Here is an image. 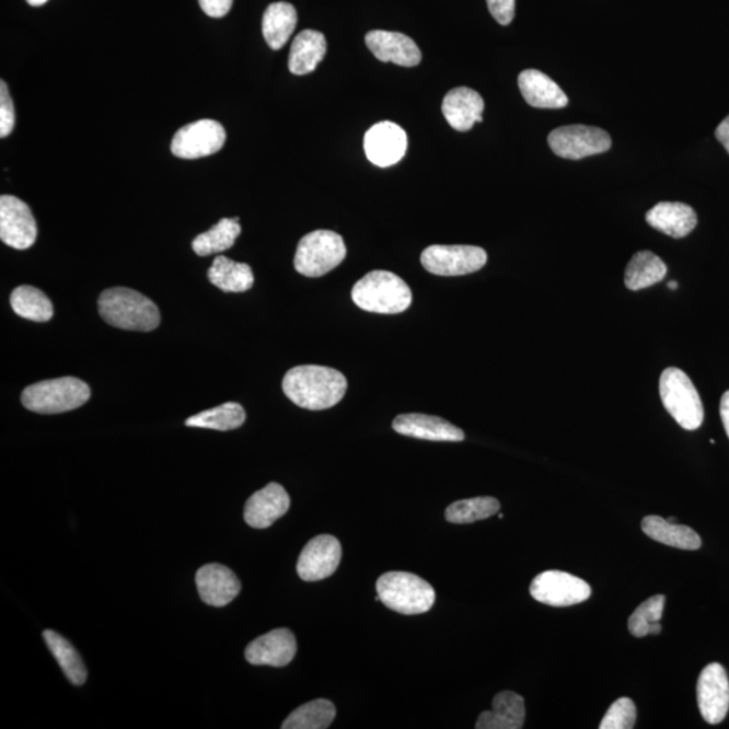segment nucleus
<instances>
[{
  "instance_id": "f257e3e1",
  "label": "nucleus",
  "mask_w": 729,
  "mask_h": 729,
  "mask_svg": "<svg viewBox=\"0 0 729 729\" xmlns=\"http://www.w3.org/2000/svg\"><path fill=\"white\" fill-rule=\"evenodd\" d=\"M282 391L300 408L322 410L343 401L347 380L337 369L302 364L284 375Z\"/></svg>"
},
{
  "instance_id": "f03ea898",
  "label": "nucleus",
  "mask_w": 729,
  "mask_h": 729,
  "mask_svg": "<svg viewBox=\"0 0 729 729\" xmlns=\"http://www.w3.org/2000/svg\"><path fill=\"white\" fill-rule=\"evenodd\" d=\"M100 314L109 326L129 332H152L160 326L158 305L135 289L117 287L101 294Z\"/></svg>"
},
{
  "instance_id": "7ed1b4c3",
  "label": "nucleus",
  "mask_w": 729,
  "mask_h": 729,
  "mask_svg": "<svg viewBox=\"0 0 729 729\" xmlns=\"http://www.w3.org/2000/svg\"><path fill=\"white\" fill-rule=\"evenodd\" d=\"M351 299L363 311L395 315L409 309L413 292L407 282L392 271L373 270L356 282Z\"/></svg>"
},
{
  "instance_id": "20e7f679",
  "label": "nucleus",
  "mask_w": 729,
  "mask_h": 729,
  "mask_svg": "<svg viewBox=\"0 0 729 729\" xmlns=\"http://www.w3.org/2000/svg\"><path fill=\"white\" fill-rule=\"evenodd\" d=\"M381 603L402 615H421L436 603V590L413 572L390 571L375 583Z\"/></svg>"
},
{
  "instance_id": "39448f33",
  "label": "nucleus",
  "mask_w": 729,
  "mask_h": 729,
  "mask_svg": "<svg viewBox=\"0 0 729 729\" xmlns=\"http://www.w3.org/2000/svg\"><path fill=\"white\" fill-rule=\"evenodd\" d=\"M90 386L77 378L40 381L22 392L23 407L33 413L54 415L80 408L90 401Z\"/></svg>"
},
{
  "instance_id": "423d86ee",
  "label": "nucleus",
  "mask_w": 729,
  "mask_h": 729,
  "mask_svg": "<svg viewBox=\"0 0 729 729\" xmlns=\"http://www.w3.org/2000/svg\"><path fill=\"white\" fill-rule=\"evenodd\" d=\"M659 393L663 407L684 430L694 431L702 427L704 407L696 386L684 370L668 368L659 380Z\"/></svg>"
},
{
  "instance_id": "0eeeda50",
  "label": "nucleus",
  "mask_w": 729,
  "mask_h": 729,
  "mask_svg": "<svg viewBox=\"0 0 729 729\" xmlns=\"http://www.w3.org/2000/svg\"><path fill=\"white\" fill-rule=\"evenodd\" d=\"M346 253L339 234L329 230L312 231L299 242L294 269L305 277H322L343 264Z\"/></svg>"
},
{
  "instance_id": "6e6552de",
  "label": "nucleus",
  "mask_w": 729,
  "mask_h": 729,
  "mask_svg": "<svg viewBox=\"0 0 729 729\" xmlns=\"http://www.w3.org/2000/svg\"><path fill=\"white\" fill-rule=\"evenodd\" d=\"M488 262L484 248L471 245H432L421 253L420 263L432 275L454 277L474 274Z\"/></svg>"
},
{
  "instance_id": "1a4fd4ad",
  "label": "nucleus",
  "mask_w": 729,
  "mask_h": 729,
  "mask_svg": "<svg viewBox=\"0 0 729 729\" xmlns=\"http://www.w3.org/2000/svg\"><path fill=\"white\" fill-rule=\"evenodd\" d=\"M548 144L560 159L581 160L608 152L611 136L600 127L569 125L558 127L548 135Z\"/></svg>"
},
{
  "instance_id": "9d476101",
  "label": "nucleus",
  "mask_w": 729,
  "mask_h": 729,
  "mask_svg": "<svg viewBox=\"0 0 729 729\" xmlns=\"http://www.w3.org/2000/svg\"><path fill=\"white\" fill-rule=\"evenodd\" d=\"M532 598L549 606H570L583 603L592 594V588L570 572L547 570L531 582Z\"/></svg>"
},
{
  "instance_id": "9b49d317",
  "label": "nucleus",
  "mask_w": 729,
  "mask_h": 729,
  "mask_svg": "<svg viewBox=\"0 0 729 729\" xmlns=\"http://www.w3.org/2000/svg\"><path fill=\"white\" fill-rule=\"evenodd\" d=\"M225 142L224 127L217 120L200 119L185 125L173 137V155L184 160H196L216 154Z\"/></svg>"
},
{
  "instance_id": "f8f14e48",
  "label": "nucleus",
  "mask_w": 729,
  "mask_h": 729,
  "mask_svg": "<svg viewBox=\"0 0 729 729\" xmlns=\"http://www.w3.org/2000/svg\"><path fill=\"white\" fill-rule=\"evenodd\" d=\"M37 222L25 201L15 196L0 198V240L16 251H26L37 240Z\"/></svg>"
},
{
  "instance_id": "ddd939ff",
  "label": "nucleus",
  "mask_w": 729,
  "mask_h": 729,
  "mask_svg": "<svg viewBox=\"0 0 729 729\" xmlns=\"http://www.w3.org/2000/svg\"><path fill=\"white\" fill-rule=\"evenodd\" d=\"M699 711L708 725H720L729 710V680L720 663H710L697 682Z\"/></svg>"
},
{
  "instance_id": "4468645a",
  "label": "nucleus",
  "mask_w": 729,
  "mask_h": 729,
  "mask_svg": "<svg viewBox=\"0 0 729 729\" xmlns=\"http://www.w3.org/2000/svg\"><path fill=\"white\" fill-rule=\"evenodd\" d=\"M343 558V547L332 535L315 536L306 543L298 559V575L306 582L324 580L333 576Z\"/></svg>"
},
{
  "instance_id": "2eb2a0df",
  "label": "nucleus",
  "mask_w": 729,
  "mask_h": 729,
  "mask_svg": "<svg viewBox=\"0 0 729 729\" xmlns=\"http://www.w3.org/2000/svg\"><path fill=\"white\" fill-rule=\"evenodd\" d=\"M364 153L374 165L386 167L397 164L408 148L407 132L393 121H380L363 138Z\"/></svg>"
},
{
  "instance_id": "dca6fc26",
  "label": "nucleus",
  "mask_w": 729,
  "mask_h": 729,
  "mask_svg": "<svg viewBox=\"0 0 729 729\" xmlns=\"http://www.w3.org/2000/svg\"><path fill=\"white\" fill-rule=\"evenodd\" d=\"M297 638L287 628L270 630L246 647V661L256 667L284 668L297 656Z\"/></svg>"
},
{
  "instance_id": "f3484780",
  "label": "nucleus",
  "mask_w": 729,
  "mask_h": 729,
  "mask_svg": "<svg viewBox=\"0 0 729 729\" xmlns=\"http://www.w3.org/2000/svg\"><path fill=\"white\" fill-rule=\"evenodd\" d=\"M393 430L402 436L425 439L432 442H462L465 439L461 428L439 416L424 414H404L396 416Z\"/></svg>"
},
{
  "instance_id": "a211bd4d",
  "label": "nucleus",
  "mask_w": 729,
  "mask_h": 729,
  "mask_svg": "<svg viewBox=\"0 0 729 729\" xmlns=\"http://www.w3.org/2000/svg\"><path fill=\"white\" fill-rule=\"evenodd\" d=\"M291 499L280 484L270 483L246 501L245 522L253 529H268L288 512Z\"/></svg>"
},
{
  "instance_id": "6ab92c4d",
  "label": "nucleus",
  "mask_w": 729,
  "mask_h": 729,
  "mask_svg": "<svg viewBox=\"0 0 729 729\" xmlns=\"http://www.w3.org/2000/svg\"><path fill=\"white\" fill-rule=\"evenodd\" d=\"M196 587L207 605L225 606L241 592V582L233 571L223 565L210 564L196 572Z\"/></svg>"
},
{
  "instance_id": "aec40b11",
  "label": "nucleus",
  "mask_w": 729,
  "mask_h": 729,
  "mask_svg": "<svg viewBox=\"0 0 729 729\" xmlns=\"http://www.w3.org/2000/svg\"><path fill=\"white\" fill-rule=\"evenodd\" d=\"M364 43L375 59L393 62L401 67H416L421 61L418 45L413 38L397 32L373 31L367 34Z\"/></svg>"
},
{
  "instance_id": "412c9836",
  "label": "nucleus",
  "mask_w": 729,
  "mask_h": 729,
  "mask_svg": "<svg viewBox=\"0 0 729 729\" xmlns=\"http://www.w3.org/2000/svg\"><path fill=\"white\" fill-rule=\"evenodd\" d=\"M484 108L482 95L467 86L449 91L442 103L444 118L456 131L471 130L477 121H483Z\"/></svg>"
},
{
  "instance_id": "4be33fe9",
  "label": "nucleus",
  "mask_w": 729,
  "mask_h": 729,
  "mask_svg": "<svg viewBox=\"0 0 729 729\" xmlns=\"http://www.w3.org/2000/svg\"><path fill=\"white\" fill-rule=\"evenodd\" d=\"M651 228L673 239H684L697 225V213L691 206L680 201H661L646 213Z\"/></svg>"
},
{
  "instance_id": "5701e85b",
  "label": "nucleus",
  "mask_w": 729,
  "mask_h": 729,
  "mask_svg": "<svg viewBox=\"0 0 729 729\" xmlns=\"http://www.w3.org/2000/svg\"><path fill=\"white\" fill-rule=\"evenodd\" d=\"M518 81L520 92L532 107L564 108L569 103L560 86L537 69H525Z\"/></svg>"
},
{
  "instance_id": "b1692460",
  "label": "nucleus",
  "mask_w": 729,
  "mask_h": 729,
  "mask_svg": "<svg viewBox=\"0 0 729 729\" xmlns=\"http://www.w3.org/2000/svg\"><path fill=\"white\" fill-rule=\"evenodd\" d=\"M525 721L524 698L514 692H501L491 703V710L479 715L477 729H520Z\"/></svg>"
},
{
  "instance_id": "393cba45",
  "label": "nucleus",
  "mask_w": 729,
  "mask_h": 729,
  "mask_svg": "<svg viewBox=\"0 0 729 729\" xmlns=\"http://www.w3.org/2000/svg\"><path fill=\"white\" fill-rule=\"evenodd\" d=\"M327 51L326 37L321 32L303 31L293 39L288 67L293 74L314 72Z\"/></svg>"
},
{
  "instance_id": "a878e982",
  "label": "nucleus",
  "mask_w": 729,
  "mask_h": 729,
  "mask_svg": "<svg viewBox=\"0 0 729 729\" xmlns=\"http://www.w3.org/2000/svg\"><path fill=\"white\" fill-rule=\"evenodd\" d=\"M641 530L651 540L663 545L681 549H698L702 547V537L691 526L670 523L661 517H647L641 522Z\"/></svg>"
},
{
  "instance_id": "bb28decb",
  "label": "nucleus",
  "mask_w": 729,
  "mask_h": 729,
  "mask_svg": "<svg viewBox=\"0 0 729 729\" xmlns=\"http://www.w3.org/2000/svg\"><path fill=\"white\" fill-rule=\"evenodd\" d=\"M298 25L297 9L291 3H271L265 10L263 19V34L266 44L274 50H279L292 36Z\"/></svg>"
},
{
  "instance_id": "cd10ccee",
  "label": "nucleus",
  "mask_w": 729,
  "mask_h": 729,
  "mask_svg": "<svg viewBox=\"0 0 729 729\" xmlns=\"http://www.w3.org/2000/svg\"><path fill=\"white\" fill-rule=\"evenodd\" d=\"M208 280L223 292L241 293L253 287L254 275L247 264L218 256L208 269Z\"/></svg>"
},
{
  "instance_id": "c85d7f7f",
  "label": "nucleus",
  "mask_w": 729,
  "mask_h": 729,
  "mask_svg": "<svg viewBox=\"0 0 729 729\" xmlns=\"http://www.w3.org/2000/svg\"><path fill=\"white\" fill-rule=\"evenodd\" d=\"M668 275V266L652 252L644 251L634 254L627 265L624 284L629 291H640L653 284L662 281Z\"/></svg>"
},
{
  "instance_id": "c756f323",
  "label": "nucleus",
  "mask_w": 729,
  "mask_h": 729,
  "mask_svg": "<svg viewBox=\"0 0 729 729\" xmlns=\"http://www.w3.org/2000/svg\"><path fill=\"white\" fill-rule=\"evenodd\" d=\"M11 309L23 320L49 322L54 317V304L38 288L22 286L15 288L10 297Z\"/></svg>"
},
{
  "instance_id": "7c9ffc66",
  "label": "nucleus",
  "mask_w": 729,
  "mask_h": 729,
  "mask_svg": "<svg viewBox=\"0 0 729 729\" xmlns=\"http://www.w3.org/2000/svg\"><path fill=\"white\" fill-rule=\"evenodd\" d=\"M241 234L240 218H223L212 229L193 241V248L200 257L222 253L234 246Z\"/></svg>"
},
{
  "instance_id": "2f4dec72",
  "label": "nucleus",
  "mask_w": 729,
  "mask_h": 729,
  "mask_svg": "<svg viewBox=\"0 0 729 729\" xmlns=\"http://www.w3.org/2000/svg\"><path fill=\"white\" fill-rule=\"evenodd\" d=\"M43 636L46 646L54 653L57 663L60 664L67 679L73 685H83L86 681V669L83 659L74 650V647L66 638H62L60 634L55 633V630L46 629Z\"/></svg>"
},
{
  "instance_id": "473e14b6",
  "label": "nucleus",
  "mask_w": 729,
  "mask_h": 729,
  "mask_svg": "<svg viewBox=\"0 0 729 729\" xmlns=\"http://www.w3.org/2000/svg\"><path fill=\"white\" fill-rule=\"evenodd\" d=\"M246 420V413L239 403H224L219 407L202 410L185 420L188 427L208 428V430L230 431L240 428Z\"/></svg>"
},
{
  "instance_id": "72a5a7b5",
  "label": "nucleus",
  "mask_w": 729,
  "mask_h": 729,
  "mask_svg": "<svg viewBox=\"0 0 729 729\" xmlns=\"http://www.w3.org/2000/svg\"><path fill=\"white\" fill-rule=\"evenodd\" d=\"M337 715L334 704L328 699L320 698L306 703L294 709L288 719L282 722V729H326Z\"/></svg>"
},
{
  "instance_id": "f704fd0d",
  "label": "nucleus",
  "mask_w": 729,
  "mask_h": 729,
  "mask_svg": "<svg viewBox=\"0 0 729 729\" xmlns=\"http://www.w3.org/2000/svg\"><path fill=\"white\" fill-rule=\"evenodd\" d=\"M500 502L495 497H474L455 501L445 509V520L454 524H468L485 520L499 513Z\"/></svg>"
},
{
  "instance_id": "c9c22d12",
  "label": "nucleus",
  "mask_w": 729,
  "mask_h": 729,
  "mask_svg": "<svg viewBox=\"0 0 729 729\" xmlns=\"http://www.w3.org/2000/svg\"><path fill=\"white\" fill-rule=\"evenodd\" d=\"M664 603H667V598L662 594H657L636 608V611L630 615L628 621L629 633L635 638H645L647 635L661 634L662 627L659 621H661L663 615Z\"/></svg>"
},
{
  "instance_id": "e433bc0d",
  "label": "nucleus",
  "mask_w": 729,
  "mask_h": 729,
  "mask_svg": "<svg viewBox=\"0 0 729 729\" xmlns=\"http://www.w3.org/2000/svg\"><path fill=\"white\" fill-rule=\"evenodd\" d=\"M636 707L633 699L623 697L616 699L608 709L600 729H630L635 727Z\"/></svg>"
},
{
  "instance_id": "4c0bfd02",
  "label": "nucleus",
  "mask_w": 729,
  "mask_h": 729,
  "mask_svg": "<svg viewBox=\"0 0 729 729\" xmlns=\"http://www.w3.org/2000/svg\"><path fill=\"white\" fill-rule=\"evenodd\" d=\"M15 126V108L5 81L0 83V137L11 135Z\"/></svg>"
},
{
  "instance_id": "58836bf2",
  "label": "nucleus",
  "mask_w": 729,
  "mask_h": 729,
  "mask_svg": "<svg viewBox=\"0 0 729 729\" xmlns=\"http://www.w3.org/2000/svg\"><path fill=\"white\" fill-rule=\"evenodd\" d=\"M514 2L517 0H486L491 16L502 26L509 25L514 16Z\"/></svg>"
},
{
  "instance_id": "ea45409f",
  "label": "nucleus",
  "mask_w": 729,
  "mask_h": 729,
  "mask_svg": "<svg viewBox=\"0 0 729 729\" xmlns=\"http://www.w3.org/2000/svg\"><path fill=\"white\" fill-rule=\"evenodd\" d=\"M234 0H199L202 11L211 19H222L233 8Z\"/></svg>"
},
{
  "instance_id": "a19ab883",
  "label": "nucleus",
  "mask_w": 729,
  "mask_h": 729,
  "mask_svg": "<svg viewBox=\"0 0 729 729\" xmlns=\"http://www.w3.org/2000/svg\"><path fill=\"white\" fill-rule=\"evenodd\" d=\"M716 138L729 153V115L716 129Z\"/></svg>"
},
{
  "instance_id": "79ce46f5",
  "label": "nucleus",
  "mask_w": 729,
  "mask_h": 729,
  "mask_svg": "<svg viewBox=\"0 0 729 729\" xmlns=\"http://www.w3.org/2000/svg\"><path fill=\"white\" fill-rule=\"evenodd\" d=\"M720 416L722 426H725L727 436L729 438V391H727L721 397Z\"/></svg>"
},
{
  "instance_id": "37998d69",
  "label": "nucleus",
  "mask_w": 729,
  "mask_h": 729,
  "mask_svg": "<svg viewBox=\"0 0 729 729\" xmlns=\"http://www.w3.org/2000/svg\"><path fill=\"white\" fill-rule=\"evenodd\" d=\"M26 2L31 5H34V8H38V5L45 4L48 2V0H26Z\"/></svg>"
},
{
  "instance_id": "c03bdc74",
  "label": "nucleus",
  "mask_w": 729,
  "mask_h": 729,
  "mask_svg": "<svg viewBox=\"0 0 729 729\" xmlns=\"http://www.w3.org/2000/svg\"><path fill=\"white\" fill-rule=\"evenodd\" d=\"M676 287H679V284H676L675 281H670L669 282V288L670 289H676Z\"/></svg>"
}]
</instances>
